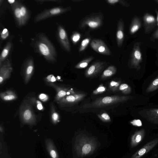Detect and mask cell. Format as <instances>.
Segmentation results:
<instances>
[{
  "label": "cell",
  "mask_w": 158,
  "mask_h": 158,
  "mask_svg": "<svg viewBox=\"0 0 158 158\" xmlns=\"http://www.w3.org/2000/svg\"><path fill=\"white\" fill-rule=\"evenodd\" d=\"M148 98L149 97H146L142 94H139L134 96H107L97 98L90 103H86L83 105V107L84 108H101L117 103L125 102L128 101L143 99Z\"/></svg>",
  "instance_id": "obj_1"
},
{
  "label": "cell",
  "mask_w": 158,
  "mask_h": 158,
  "mask_svg": "<svg viewBox=\"0 0 158 158\" xmlns=\"http://www.w3.org/2000/svg\"><path fill=\"white\" fill-rule=\"evenodd\" d=\"M133 112L134 117L141 122L158 126V104L149 103L137 106Z\"/></svg>",
  "instance_id": "obj_2"
},
{
  "label": "cell",
  "mask_w": 158,
  "mask_h": 158,
  "mask_svg": "<svg viewBox=\"0 0 158 158\" xmlns=\"http://www.w3.org/2000/svg\"><path fill=\"white\" fill-rule=\"evenodd\" d=\"M97 146V142L94 138L80 135L76 137L74 148L78 156L83 157L93 153Z\"/></svg>",
  "instance_id": "obj_3"
},
{
  "label": "cell",
  "mask_w": 158,
  "mask_h": 158,
  "mask_svg": "<svg viewBox=\"0 0 158 158\" xmlns=\"http://www.w3.org/2000/svg\"><path fill=\"white\" fill-rule=\"evenodd\" d=\"M142 94L150 98L158 93V72L144 80L141 87Z\"/></svg>",
  "instance_id": "obj_4"
},
{
  "label": "cell",
  "mask_w": 158,
  "mask_h": 158,
  "mask_svg": "<svg viewBox=\"0 0 158 158\" xmlns=\"http://www.w3.org/2000/svg\"><path fill=\"white\" fill-rule=\"evenodd\" d=\"M36 46L40 53L46 59L54 61L56 56L55 49L45 36L40 35Z\"/></svg>",
  "instance_id": "obj_5"
},
{
  "label": "cell",
  "mask_w": 158,
  "mask_h": 158,
  "mask_svg": "<svg viewBox=\"0 0 158 158\" xmlns=\"http://www.w3.org/2000/svg\"><path fill=\"white\" fill-rule=\"evenodd\" d=\"M103 16L101 13H94L84 17L80 22L78 27L83 29L88 27L93 29H96L103 24Z\"/></svg>",
  "instance_id": "obj_6"
},
{
  "label": "cell",
  "mask_w": 158,
  "mask_h": 158,
  "mask_svg": "<svg viewBox=\"0 0 158 158\" xmlns=\"http://www.w3.org/2000/svg\"><path fill=\"white\" fill-rule=\"evenodd\" d=\"M140 44L139 42L135 43L130 58L129 68L135 70L137 73L139 80L141 79L143 76L140 72L141 69V64L142 61V57Z\"/></svg>",
  "instance_id": "obj_7"
},
{
  "label": "cell",
  "mask_w": 158,
  "mask_h": 158,
  "mask_svg": "<svg viewBox=\"0 0 158 158\" xmlns=\"http://www.w3.org/2000/svg\"><path fill=\"white\" fill-rule=\"evenodd\" d=\"M20 118L23 123L30 125L35 124L36 117L31 104L25 100L21 105L19 110Z\"/></svg>",
  "instance_id": "obj_8"
},
{
  "label": "cell",
  "mask_w": 158,
  "mask_h": 158,
  "mask_svg": "<svg viewBox=\"0 0 158 158\" xmlns=\"http://www.w3.org/2000/svg\"><path fill=\"white\" fill-rule=\"evenodd\" d=\"M106 64L105 61L98 60L94 62L86 70L85 75L87 77H92L101 73Z\"/></svg>",
  "instance_id": "obj_9"
},
{
  "label": "cell",
  "mask_w": 158,
  "mask_h": 158,
  "mask_svg": "<svg viewBox=\"0 0 158 158\" xmlns=\"http://www.w3.org/2000/svg\"><path fill=\"white\" fill-rule=\"evenodd\" d=\"M90 45L92 48L96 52L106 55H110L111 52L105 43L102 40L94 39L91 41Z\"/></svg>",
  "instance_id": "obj_10"
},
{
  "label": "cell",
  "mask_w": 158,
  "mask_h": 158,
  "mask_svg": "<svg viewBox=\"0 0 158 158\" xmlns=\"http://www.w3.org/2000/svg\"><path fill=\"white\" fill-rule=\"evenodd\" d=\"M158 143V138L153 139L136 152L131 158H141L152 149Z\"/></svg>",
  "instance_id": "obj_11"
},
{
  "label": "cell",
  "mask_w": 158,
  "mask_h": 158,
  "mask_svg": "<svg viewBox=\"0 0 158 158\" xmlns=\"http://www.w3.org/2000/svg\"><path fill=\"white\" fill-rule=\"evenodd\" d=\"M143 19L145 32L148 33L152 31L155 27L156 19L153 16L148 13L144 15Z\"/></svg>",
  "instance_id": "obj_12"
},
{
  "label": "cell",
  "mask_w": 158,
  "mask_h": 158,
  "mask_svg": "<svg viewBox=\"0 0 158 158\" xmlns=\"http://www.w3.org/2000/svg\"><path fill=\"white\" fill-rule=\"evenodd\" d=\"M86 96L83 93H75L67 95L60 100V102L66 104H73L83 99Z\"/></svg>",
  "instance_id": "obj_13"
},
{
  "label": "cell",
  "mask_w": 158,
  "mask_h": 158,
  "mask_svg": "<svg viewBox=\"0 0 158 158\" xmlns=\"http://www.w3.org/2000/svg\"><path fill=\"white\" fill-rule=\"evenodd\" d=\"M71 8L70 7L64 8L60 7L53 8L41 14L38 17L37 20H40L48 16L58 15L65 12L70 10Z\"/></svg>",
  "instance_id": "obj_14"
},
{
  "label": "cell",
  "mask_w": 158,
  "mask_h": 158,
  "mask_svg": "<svg viewBox=\"0 0 158 158\" xmlns=\"http://www.w3.org/2000/svg\"><path fill=\"white\" fill-rule=\"evenodd\" d=\"M58 37L62 47L66 51L69 52L71 48L67 34L64 29L61 27L58 28Z\"/></svg>",
  "instance_id": "obj_15"
},
{
  "label": "cell",
  "mask_w": 158,
  "mask_h": 158,
  "mask_svg": "<svg viewBox=\"0 0 158 158\" xmlns=\"http://www.w3.org/2000/svg\"><path fill=\"white\" fill-rule=\"evenodd\" d=\"M124 23L122 19H120L117 24L116 32L117 43L118 47H121L124 39Z\"/></svg>",
  "instance_id": "obj_16"
},
{
  "label": "cell",
  "mask_w": 158,
  "mask_h": 158,
  "mask_svg": "<svg viewBox=\"0 0 158 158\" xmlns=\"http://www.w3.org/2000/svg\"><path fill=\"white\" fill-rule=\"evenodd\" d=\"M145 134L144 128L136 131L132 136L131 140V146L134 147L138 145L143 139Z\"/></svg>",
  "instance_id": "obj_17"
},
{
  "label": "cell",
  "mask_w": 158,
  "mask_h": 158,
  "mask_svg": "<svg viewBox=\"0 0 158 158\" xmlns=\"http://www.w3.org/2000/svg\"><path fill=\"white\" fill-rule=\"evenodd\" d=\"M12 70V68L9 62L4 64L1 68L0 70V84L9 78Z\"/></svg>",
  "instance_id": "obj_18"
},
{
  "label": "cell",
  "mask_w": 158,
  "mask_h": 158,
  "mask_svg": "<svg viewBox=\"0 0 158 158\" xmlns=\"http://www.w3.org/2000/svg\"><path fill=\"white\" fill-rule=\"evenodd\" d=\"M34 66L31 60H29L26 64L23 70L25 82L27 83L30 80L33 73Z\"/></svg>",
  "instance_id": "obj_19"
},
{
  "label": "cell",
  "mask_w": 158,
  "mask_h": 158,
  "mask_svg": "<svg viewBox=\"0 0 158 158\" xmlns=\"http://www.w3.org/2000/svg\"><path fill=\"white\" fill-rule=\"evenodd\" d=\"M57 94L55 100L59 101L61 100L65 96L75 93L73 89H69L68 88L57 87L56 88Z\"/></svg>",
  "instance_id": "obj_20"
},
{
  "label": "cell",
  "mask_w": 158,
  "mask_h": 158,
  "mask_svg": "<svg viewBox=\"0 0 158 158\" xmlns=\"http://www.w3.org/2000/svg\"><path fill=\"white\" fill-rule=\"evenodd\" d=\"M47 150L51 158H59V155L53 142L47 139L45 141Z\"/></svg>",
  "instance_id": "obj_21"
},
{
  "label": "cell",
  "mask_w": 158,
  "mask_h": 158,
  "mask_svg": "<svg viewBox=\"0 0 158 158\" xmlns=\"http://www.w3.org/2000/svg\"><path fill=\"white\" fill-rule=\"evenodd\" d=\"M141 22L139 18L137 16H135L132 19L129 27V32L131 34L136 33L140 28Z\"/></svg>",
  "instance_id": "obj_22"
},
{
  "label": "cell",
  "mask_w": 158,
  "mask_h": 158,
  "mask_svg": "<svg viewBox=\"0 0 158 158\" xmlns=\"http://www.w3.org/2000/svg\"><path fill=\"white\" fill-rule=\"evenodd\" d=\"M0 95L2 99L5 101L14 100L17 98L16 94L11 90H7L1 93Z\"/></svg>",
  "instance_id": "obj_23"
},
{
  "label": "cell",
  "mask_w": 158,
  "mask_h": 158,
  "mask_svg": "<svg viewBox=\"0 0 158 158\" xmlns=\"http://www.w3.org/2000/svg\"><path fill=\"white\" fill-rule=\"evenodd\" d=\"M117 69L114 66L111 65L108 67L103 72L101 78L106 79L114 75L116 73Z\"/></svg>",
  "instance_id": "obj_24"
},
{
  "label": "cell",
  "mask_w": 158,
  "mask_h": 158,
  "mask_svg": "<svg viewBox=\"0 0 158 158\" xmlns=\"http://www.w3.org/2000/svg\"><path fill=\"white\" fill-rule=\"evenodd\" d=\"M119 89L124 94H130L132 93L135 95L137 94L131 85L127 83H124L120 85Z\"/></svg>",
  "instance_id": "obj_25"
},
{
  "label": "cell",
  "mask_w": 158,
  "mask_h": 158,
  "mask_svg": "<svg viewBox=\"0 0 158 158\" xmlns=\"http://www.w3.org/2000/svg\"><path fill=\"white\" fill-rule=\"evenodd\" d=\"M94 59L93 56H89L82 60L77 63L75 68L77 69H81L86 67L89 63Z\"/></svg>",
  "instance_id": "obj_26"
},
{
  "label": "cell",
  "mask_w": 158,
  "mask_h": 158,
  "mask_svg": "<svg viewBox=\"0 0 158 158\" xmlns=\"http://www.w3.org/2000/svg\"><path fill=\"white\" fill-rule=\"evenodd\" d=\"M11 45L10 43H8L3 50L1 53L0 58L1 66L2 62L8 56L11 47Z\"/></svg>",
  "instance_id": "obj_27"
},
{
  "label": "cell",
  "mask_w": 158,
  "mask_h": 158,
  "mask_svg": "<svg viewBox=\"0 0 158 158\" xmlns=\"http://www.w3.org/2000/svg\"><path fill=\"white\" fill-rule=\"evenodd\" d=\"M14 14L15 17L19 24L22 25L24 23L23 18L20 12V7H16L14 9Z\"/></svg>",
  "instance_id": "obj_28"
},
{
  "label": "cell",
  "mask_w": 158,
  "mask_h": 158,
  "mask_svg": "<svg viewBox=\"0 0 158 158\" xmlns=\"http://www.w3.org/2000/svg\"><path fill=\"white\" fill-rule=\"evenodd\" d=\"M106 2L111 5L119 3L124 7H128L129 6V4L124 0H107Z\"/></svg>",
  "instance_id": "obj_29"
},
{
  "label": "cell",
  "mask_w": 158,
  "mask_h": 158,
  "mask_svg": "<svg viewBox=\"0 0 158 158\" xmlns=\"http://www.w3.org/2000/svg\"><path fill=\"white\" fill-rule=\"evenodd\" d=\"M51 109V114L52 121L54 123H56L59 121V115L55 110L54 106L52 105Z\"/></svg>",
  "instance_id": "obj_30"
},
{
  "label": "cell",
  "mask_w": 158,
  "mask_h": 158,
  "mask_svg": "<svg viewBox=\"0 0 158 158\" xmlns=\"http://www.w3.org/2000/svg\"><path fill=\"white\" fill-rule=\"evenodd\" d=\"M90 39L87 38L84 39L82 41L81 45L79 48V51L81 52L84 51L89 43Z\"/></svg>",
  "instance_id": "obj_31"
},
{
  "label": "cell",
  "mask_w": 158,
  "mask_h": 158,
  "mask_svg": "<svg viewBox=\"0 0 158 158\" xmlns=\"http://www.w3.org/2000/svg\"><path fill=\"white\" fill-rule=\"evenodd\" d=\"M99 119L102 121L105 122H110L111 118L109 115L106 113H103L98 115Z\"/></svg>",
  "instance_id": "obj_32"
},
{
  "label": "cell",
  "mask_w": 158,
  "mask_h": 158,
  "mask_svg": "<svg viewBox=\"0 0 158 158\" xmlns=\"http://www.w3.org/2000/svg\"><path fill=\"white\" fill-rule=\"evenodd\" d=\"M120 81L116 82L114 81H112L109 84V88L113 91H115L119 88L120 85Z\"/></svg>",
  "instance_id": "obj_33"
},
{
  "label": "cell",
  "mask_w": 158,
  "mask_h": 158,
  "mask_svg": "<svg viewBox=\"0 0 158 158\" xmlns=\"http://www.w3.org/2000/svg\"><path fill=\"white\" fill-rule=\"evenodd\" d=\"M106 89V88L104 86L103 84H101L95 90L93 91V94H97L105 92Z\"/></svg>",
  "instance_id": "obj_34"
},
{
  "label": "cell",
  "mask_w": 158,
  "mask_h": 158,
  "mask_svg": "<svg viewBox=\"0 0 158 158\" xmlns=\"http://www.w3.org/2000/svg\"><path fill=\"white\" fill-rule=\"evenodd\" d=\"M81 38V34L77 32H75L71 37V39L74 44H76Z\"/></svg>",
  "instance_id": "obj_35"
},
{
  "label": "cell",
  "mask_w": 158,
  "mask_h": 158,
  "mask_svg": "<svg viewBox=\"0 0 158 158\" xmlns=\"http://www.w3.org/2000/svg\"><path fill=\"white\" fill-rule=\"evenodd\" d=\"M30 102L36 106L37 108L39 110H42L43 109V107L42 104L38 100H35L34 98H31Z\"/></svg>",
  "instance_id": "obj_36"
},
{
  "label": "cell",
  "mask_w": 158,
  "mask_h": 158,
  "mask_svg": "<svg viewBox=\"0 0 158 158\" xmlns=\"http://www.w3.org/2000/svg\"><path fill=\"white\" fill-rule=\"evenodd\" d=\"M20 12L22 16L24 18L27 13V10L26 7L24 6H22L20 7Z\"/></svg>",
  "instance_id": "obj_37"
},
{
  "label": "cell",
  "mask_w": 158,
  "mask_h": 158,
  "mask_svg": "<svg viewBox=\"0 0 158 158\" xmlns=\"http://www.w3.org/2000/svg\"><path fill=\"white\" fill-rule=\"evenodd\" d=\"M157 39H158V29L152 35L151 40L153 41Z\"/></svg>",
  "instance_id": "obj_38"
},
{
  "label": "cell",
  "mask_w": 158,
  "mask_h": 158,
  "mask_svg": "<svg viewBox=\"0 0 158 158\" xmlns=\"http://www.w3.org/2000/svg\"><path fill=\"white\" fill-rule=\"evenodd\" d=\"M39 98L43 101H46L47 100V96L44 94H41L39 96Z\"/></svg>",
  "instance_id": "obj_39"
},
{
  "label": "cell",
  "mask_w": 158,
  "mask_h": 158,
  "mask_svg": "<svg viewBox=\"0 0 158 158\" xmlns=\"http://www.w3.org/2000/svg\"><path fill=\"white\" fill-rule=\"evenodd\" d=\"M8 32H7L5 34H2L1 33V37L3 39H5L8 35Z\"/></svg>",
  "instance_id": "obj_40"
},
{
  "label": "cell",
  "mask_w": 158,
  "mask_h": 158,
  "mask_svg": "<svg viewBox=\"0 0 158 158\" xmlns=\"http://www.w3.org/2000/svg\"><path fill=\"white\" fill-rule=\"evenodd\" d=\"M8 31L7 29L6 28H5L2 31L1 33L2 34H4L6 33Z\"/></svg>",
  "instance_id": "obj_41"
},
{
  "label": "cell",
  "mask_w": 158,
  "mask_h": 158,
  "mask_svg": "<svg viewBox=\"0 0 158 158\" xmlns=\"http://www.w3.org/2000/svg\"><path fill=\"white\" fill-rule=\"evenodd\" d=\"M15 0H8V2L10 3V4H12L14 3L15 2Z\"/></svg>",
  "instance_id": "obj_42"
},
{
  "label": "cell",
  "mask_w": 158,
  "mask_h": 158,
  "mask_svg": "<svg viewBox=\"0 0 158 158\" xmlns=\"http://www.w3.org/2000/svg\"><path fill=\"white\" fill-rule=\"evenodd\" d=\"M155 12L156 14L157 17H156V21L158 23V11L157 10H155Z\"/></svg>",
  "instance_id": "obj_43"
},
{
  "label": "cell",
  "mask_w": 158,
  "mask_h": 158,
  "mask_svg": "<svg viewBox=\"0 0 158 158\" xmlns=\"http://www.w3.org/2000/svg\"><path fill=\"white\" fill-rule=\"evenodd\" d=\"M154 1L156 3H158V0H154Z\"/></svg>",
  "instance_id": "obj_44"
},
{
  "label": "cell",
  "mask_w": 158,
  "mask_h": 158,
  "mask_svg": "<svg viewBox=\"0 0 158 158\" xmlns=\"http://www.w3.org/2000/svg\"><path fill=\"white\" fill-rule=\"evenodd\" d=\"M73 1L74 2H78L81 1V0H73Z\"/></svg>",
  "instance_id": "obj_45"
},
{
  "label": "cell",
  "mask_w": 158,
  "mask_h": 158,
  "mask_svg": "<svg viewBox=\"0 0 158 158\" xmlns=\"http://www.w3.org/2000/svg\"><path fill=\"white\" fill-rule=\"evenodd\" d=\"M157 25H158V23H157Z\"/></svg>",
  "instance_id": "obj_46"
}]
</instances>
